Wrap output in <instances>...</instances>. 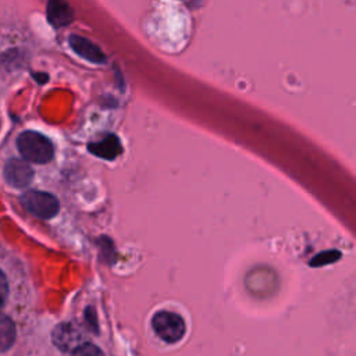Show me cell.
Returning a JSON list of instances; mask_svg holds the SVG:
<instances>
[{
  "mask_svg": "<svg viewBox=\"0 0 356 356\" xmlns=\"http://www.w3.org/2000/svg\"><path fill=\"white\" fill-rule=\"evenodd\" d=\"M17 149L28 163L44 164L54 157L53 142L43 134L31 129L22 131L17 136Z\"/></svg>",
  "mask_w": 356,
  "mask_h": 356,
  "instance_id": "6da1fadb",
  "label": "cell"
},
{
  "mask_svg": "<svg viewBox=\"0 0 356 356\" xmlns=\"http://www.w3.org/2000/svg\"><path fill=\"white\" fill-rule=\"evenodd\" d=\"M21 204L26 211L42 220L54 217L60 210L58 200L51 193L43 191L24 192L21 196Z\"/></svg>",
  "mask_w": 356,
  "mask_h": 356,
  "instance_id": "7a4b0ae2",
  "label": "cell"
},
{
  "mask_svg": "<svg viewBox=\"0 0 356 356\" xmlns=\"http://www.w3.org/2000/svg\"><path fill=\"white\" fill-rule=\"evenodd\" d=\"M152 327L157 337L168 343L178 342L185 334L184 318L172 312L161 310L152 317Z\"/></svg>",
  "mask_w": 356,
  "mask_h": 356,
  "instance_id": "3957f363",
  "label": "cell"
},
{
  "mask_svg": "<svg viewBox=\"0 0 356 356\" xmlns=\"http://www.w3.org/2000/svg\"><path fill=\"white\" fill-rule=\"evenodd\" d=\"M3 177L10 186L15 189H24L32 182L33 170L31 164L22 157H11L4 164Z\"/></svg>",
  "mask_w": 356,
  "mask_h": 356,
  "instance_id": "277c9868",
  "label": "cell"
},
{
  "mask_svg": "<svg viewBox=\"0 0 356 356\" xmlns=\"http://www.w3.org/2000/svg\"><path fill=\"white\" fill-rule=\"evenodd\" d=\"M53 342L63 352H72L75 348L82 345L85 334L74 323H61L53 330Z\"/></svg>",
  "mask_w": 356,
  "mask_h": 356,
  "instance_id": "5b68a950",
  "label": "cell"
},
{
  "mask_svg": "<svg viewBox=\"0 0 356 356\" xmlns=\"http://www.w3.org/2000/svg\"><path fill=\"white\" fill-rule=\"evenodd\" d=\"M68 44L76 54H79L82 58L90 61V63H95V64L106 63L104 53L96 44H93L90 40H88L83 36L70 35Z\"/></svg>",
  "mask_w": 356,
  "mask_h": 356,
  "instance_id": "8992f818",
  "label": "cell"
},
{
  "mask_svg": "<svg viewBox=\"0 0 356 356\" xmlns=\"http://www.w3.org/2000/svg\"><path fill=\"white\" fill-rule=\"evenodd\" d=\"M88 150L100 159L114 160L122 152V147L120 139L114 134H107L100 140L89 143Z\"/></svg>",
  "mask_w": 356,
  "mask_h": 356,
  "instance_id": "52a82bcc",
  "label": "cell"
},
{
  "mask_svg": "<svg viewBox=\"0 0 356 356\" xmlns=\"http://www.w3.org/2000/svg\"><path fill=\"white\" fill-rule=\"evenodd\" d=\"M46 14H47V21L54 28H63L71 24V21L74 19V11L70 7V4L60 0L49 1Z\"/></svg>",
  "mask_w": 356,
  "mask_h": 356,
  "instance_id": "ba28073f",
  "label": "cell"
},
{
  "mask_svg": "<svg viewBox=\"0 0 356 356\" xmlns=\"http://www.w3.org/2000/svg\"><path fill=\"white\" fill-rule=\"evenodd\" d=\"M17 339V325L15 321L0 313V353L8 352Z\"/></svg>",
  "mask_w": 356,
  "mask_h": 356,
  "instance_id": "9c48e42d",
  "label": "cell"
},
{
  "mask_svg": "<svg viewBox=\"0 0 356 356\" xmlns=\"http://www.w3.org/2000/svg\"><path fill=\"white\" fill-rule=\"evenodd\" d=\"M71 356H104V353L100 350L99 346L90 342H83L71 352Z\"/></svg>",
  "mask_w": 356,
  "mask_h": 356,
  "instance_id": "30bf717a",
  "label": "cell"
},
{
  "mask_svg": "<svg viewBox=\"0 0 356 356\" xmlns=\"http://www.w3.org/2000/svg\"><path fill=\"white\" fill-rule=\"evenodd\" d=\"M341 257V253L338 250H327V252H321L320 254L314 256L310 260L312 266H323L327 263H332L335 260H338Z\"/></svg>",
  "mask_w": 356,
  "mask_h": 356,
  "instance_id": "8fae6325",
  "label": "cell"
},
{
  "mask_svg": "<svg viewBox=\"0 0 356 356\" xmlns=\"http://www.w3.org/2000/svg\"><path fill=\"white\" fill-rule=\"evenodd\" d=\"M8 292H10V285H8V280L7 275L4 274V271L0 268V313L4 309L7 299H8Z\"/></svg>",
  "mask_w": 356,
  "mask_h": 356,
  "instance_id": "7c38bea8",
  "label": "cell"
}]
</instances>
